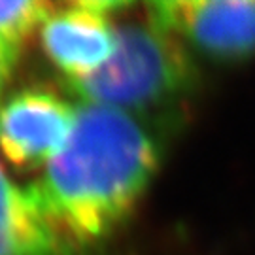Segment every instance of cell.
<instances>
[{
	"mask_svg": "<svg viewBox=\"0 0 255 255\" xmlns=\"http://www.w3.org/2000/svg\"><path fill=\"white\" fill-rule=\"evenodd\" d=\"M163 153L153 121L80 102L66 144L30 187L59 235L78 252L104 242L132 216Z\"/></svg>",
	"mask_w": 255,
	"mask_h": 255,
	"instance_id": "1",
	"label": "cell"
},
{
	"mask_svg": "<svg viewBox=\"0 0 255 255\" xmlns=\"http://www.w3.org/2000/svg\"><path fill=\"white\" fill-rule=\"evenodd\" d=\"M201 83L193 53L151 21L116 30L114 53L97 72L68 82L80 102L123 110L149 121L174 119Z\"/></svg>",
	"mask_w": 255,
	"mask_h": 255,
	"instance_id": "2",
	"label": "cell"
},
{
	"mask_svg": "<svg viewBox=\"0 0 255 255\" xmlns=\"http://www.w3.org/2000/svg\"><path fill=\"white\" fill-rule=\"evenodd\" d=\"M147 21L218 63L255 57V0H157Z\"/></svg>",
	"mask_w": 255,
	"mask_h": 255,
	"instance_id": "3",
	"label": "cell"
},
{
	"mask_svg": "<svg viewBox=\"0 0 255 255\" xmlns=\"http://www.w3.org/2000/svg\"><path fill=\"white\" fill-rule=\"evenodd\" d=\"M78 106L44 87H25L0 101V155L15 168H44L59 153Z\"/></svg>",
	"mask_w": 255,
	"mask_h": 255,
	"instance_id": "4",
	"label": "cell"
},
{
	"mask_svg": "<svg viewBox=\"0 0 255 255\" xmlns=\"http://www.w3.org/2000/svg\"><path fill=\"white\" fill-rule=\"evenodd\" d=\"M116 30L93 0H78L53 9L40 28V42L47 59L74 82L97 72L112 57Z\"/></svg>",
	"mask_w": 255,
	"mask_h": 255,
	"instance_id": "5",
	"label": "cell"
},
{
	"mask_svg": "<svg viewBox=\"0 0 255 255\" xmlns=\"http://www.w3.org/2000/svg\"><path fill=\"white\" fill-rule=\"evenodd\" d=\"M0 255H76L53 227L28 185L9 178L0 163Z\"/></svg>",
	"mask_w": 255,
	"mask_h": 255,
	"instance_id": "6",
	"label": "cell"
},
{
	"mask_svg": "<svg viewBox=\"0 0 255 255\" xmlns=\"http://www.w3.org/2000/svg\"><path fill=\"white\" fill-rule=\"evenodd\" d=\"M55 8L57 4L46 0L0 2V44L19 55L32 34L40 32Z\"/></svg>",
	"mask_w": 255,
	"mask_h": 255,
	"instance_id": "7",
	"label": "cell"
},
{
	"mask_svg": "<svg viewBox=\"0 0 255 255\" xmlns=\"http://www.w3.org/2000/svg\"><path fill=\"white\" fill-rule=\"evenodd\" d=\"M17 59L19 55L15 51H11V49L0 44V97H2V93H4L9 78H11V72L17 64Z\"/></svg>",
	"mask_w": 255,
	"mask_h": 255,
	"instance_id": "8",
	"label": "cell"
}]
</instances>
